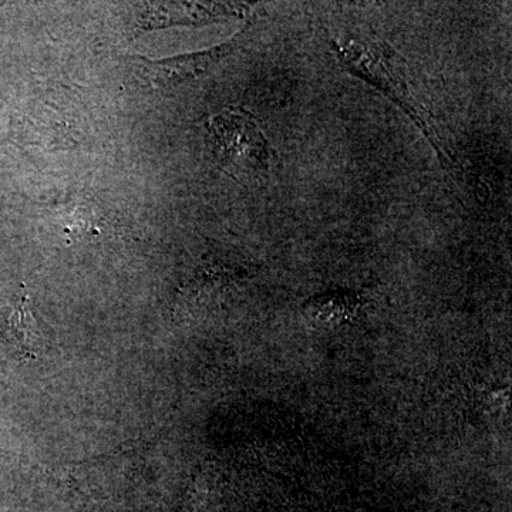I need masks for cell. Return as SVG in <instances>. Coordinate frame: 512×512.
I'll return each mask as SVG.
<instances>
[{
	"label": "cell",
	"instance_id": "cell-1",
	"mask_svg": "<svg viewBox=\"0 0 512 512\" xmlns=\"http://www.w3.org/2000/svg\"><path fill=\"white\" fill-rule=\"evenodd\" d=\"M340 66L379 90L413 120L436 151L441 168L458 183L466 181V170L456 148L448 141L429 104L417 93L409 66L399 52L383 40L367 35H346L330 40Z\"/></svg>",
	"mask_w": 512,
	"mask_h": 512
},
{
	"label": "cell",
	"instance_id": "cell-2",
	"mask_svg": "<svg viewBox=\"0 0 512 512\" xmlns=\"http://www.w3.org/2000/svg\"><path fill=\"white\" fill-rule=\"evenodd\" d=\"M211 151L222 171L241 183H256L271 173L275 153L249 111L231 107L207 123Z\"/></svg>",
	"mask_w": 512,
	"mask_h": 512
},
{
	"label": "cell",
	"instance_id": "cell-3",
	"mask_svg": "<svg viewBox=\"0 0 512 512\" xmlns=\"http://www.w3.org/2000/svg\"><path fill=\"white\" fill-rule=\"evenodd\" d=\"M234 49L235 45L232 42L228 45L212 47L204 52L188 53V55L168 57V59L138 57V60L154 87H170L197 79L202 74L210 72L212 67L231 55Z\"/></svg>",
	"mask_w": 512,
	"mask_h": 512
},
{
	"label": "cell",
	"instance_id": "cell-4",
	"mask_svg": "<svg viewBox=\"0 0 512 512\" xmlns=\"http://www.w3.org/2000/svg\"><path fill=\"white\" fill-rule=\"evenodd\" d=\"M8 328L10 342L18 355L25 360H36L43 352L45 335L30 311L29 296L25 288L18 305L9 315Z\"/></svg>",
	"mask_w": 512,
	"mask_h": 512
},
{
	"label": "cell",
	"instance_id": "cell-5",
	"mask_svg": "<svg viewBox=\"0 0 512 512\" xmlns=\"http://www.w3.org/2000/svg\"><path fill=\"white\" fill-rule=\"evenodd\" d=\"M360 309V298L352 292H329L315 296L306 303L305 312L312 320L340 323Z\"/></svg>",
	"mask_w": 512,
	"mask_h": 512
}]
</instances>
